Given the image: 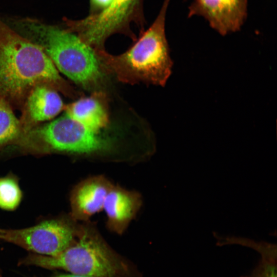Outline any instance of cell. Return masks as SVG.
<instances>
[{"label":"cell","instance_id":"52a82bcc","mask_svg":"<svg viewBox=\"0 0 277 277\" xmlns=\"http://www.w3.org/2000/svg\"><path fill=\"white\" fill-rule=\"evenodd\" d=\"M78 230L70 223L60 219L43 221L23 229H0V240L21 247L33 253L56 255L71 245Z\"/></svg>","mask_w":277,"mask_h":277},{"label":"cell","instance_id":"5bb4252c","mask_svg":"<svg viewBox=\"0 0 277 277\" xmlns=\"http://www.w3.org/2000/svg\"><path fill=\"white\" fill-rule=\"evenodd\" d=\"M22 199V192L14 176L0 177V208L14 210L19 205Z\"/></svg>","mask_w":277,"mask_h":277},{"label":"cell","instance_id":"9c48e42d","mask_svg":"<svg viewBox=\"0 0 277 277\" xmlns=\"http://www.w3.org/2000/svg\"><path fill=\"white\" fill-rule=\"evenodd\" d=\"M113 185L104 176L87 179L77 185L70 196L74 220L87 221L103 209L106 195Z\"/></svg>","mask_w":277,"mask_h":277},{"label":"cell","instance_id":"2e32d148","mask_svg":"<svg viewBox=\"0 0 277 277\" xmlns=\"http://www.w3.org/2000/svg\"><path fill=\"white\" fill-rule=\"evenodd\" d=\"M113 1V0H90L91 8L92 12L95 13L104 10L109 6Z\"/></svg>","mask_w":277,"mask_h":277},{"label":"cell","instance_id":"5b68a950","mask_svg":"<svg viewBox=\"0 0 277 277\" xmlns=\"http://www.w3.org/2000/svg\"><path fill=\"white\" fill-rule=\"evenodd\" d=\"M20 144L30 149L90 154L111 148L110 140L65 114L24 132Z\"/></svg>","mask_w":277,"mask_h":277},{"label":"cell","instance_id":"277c9868","mask_svg":"<svg viewBox=\"0 0 277 277\" xmlns=\"http://www.w3.org/2000/svg\"><path fill=\"white\" fill-rule=\"evenodd\" d=\"M18 265L61 269L93 277H137L133 267L115 253L91 226L78 229L74 242L60 254L46 256L30 253Z\"/></svg>","mask_w":277,"mask_h":277},{"label":"cell","instance_id":"ac0fdd59","mask_svg":"<svg viewBox=\"0 0 277 277\" xmlns=\"http://www.w3.org/2000/svg\"><path fill=\"white\" fill-rule=\"evenodd\" d=\"M2 275H3L2 270V269L0 268V277H2Z\"/></svg>","mask_w":277,"mask_h":277},{"label":"cell","instance_id":"30bf717a","mask_svg":"<svg viewBox=\"0 0 277 277\" xmlns=\"http://www.w3.org/2000/svg\"><path fill=\"white\" fill-rule=\"evenodd\" d=\"M141 204V197L138 193L113 185L106 195L103 209L107 216L109 230L122 234Z\"/></svg>","mask_w":277,"mask_h":277},{"label":"cell","instance_id":"ba28073f","mask_svg":"<svg viewBox=\"0 0 277 277\" xmlns=\"http://www.w3.org/2000/svg\"><path fill=\"white\" fill-rule=\"evenodd\" d=\"M248 0H193L188 17L202 16L225 36L241 30L247 17Z\"/></svg>","mask_w":277,"mask_h":277},{"label":"cell","instance_id":"3957f363","mask_svg":"<svg viewBox=\"0 0 277 277\" xmlns=\"http://www.w3.org/2000/svg\"><path fill=\"white\" fill-rule=\"evenodd\" d=\"M170 0H164L151 26L125 52L117 55L95 49L103 70L118 80L164 86L171 73L172 61L165 34V19Z\"/></svg>","mask_w":277,"mask_h":277},{"label":"cell","instance_id":"7a4b0ae2","mask_svg":"<svg viewBox=\"0 0 277 277\" xmlns=\"http://www.w3.org/2000/svg\"><path fill=\"white\" fill-rule=\"evenodd\" d=\"M6 22L39 46L57 69L86 89L102 82L103 70L95 49L65 28L26 17H11Z\"/></svg>","mask_w":277,"mask_h":277},{"label":"cell","instance_id":"4fadbf2b","mask_svg":"<svg viewBox=\"0 0 277 277\" xmlns=\"http://www.w3.org/2000/svg\"><path fill=\"white\" fill-rule=\"evenodd\" d=\"M23 128L10 104L0 96V149L19 141Z\"/></svg>","mask_w":277,"mask_h":277},{"label":"cell","instance_id":"e0dca14e","mask_svg":"<svg viewBox=\"0 0 277 277\" xmlns=\"http://www.w3.org/2000/svg\"><path fill=\"white\" fill-rule=\"evenodd\" d=\"M50 277H93V276H85V275H78V274L69 273V274H59V275H57L52 276H50Z\"/></svg>","mask_w":277,"mask_h":277},{"label":"cell","instance_id":"8fae6325","mask_svg":"<svg viewBox=\"0 0 277 277\" xmlns=\"http://www.w3.org/2000/svg\"><path fill=\"white\" fill-rule=\"evenodd\" d=\"M24 132L31 125L54 117L63 109V101L54 88L48 85L35 86L25 100Z\"/></svg>","mask_w":277,"mask_h":277},{"label":"cell","instance_id":"8992f818","mask_svg":"<svg viewBox=\"0 0 277 277\" xmlns=\"http://www.w3.org/2000/svg\"><path fill=\"white\" fill-rule=\"evenodd\" d=\"M141 0H113L107 8L80 20H64L66 29L94 49H104L111 35L124 30L137 13Z\"/></svg>","mask_w":277,"mask_h":277},{"label":"cell","instance_id":"6da1fadb","mask_svg":"<svg viewBox=\"0 0 277 277\" xmlns=\"http://www.w3.org/2000/svg\"><path fill=\"white\" fill-rule=\"evenodd\" d=\"M39 85L69 92L44 51L0 18V96L20 104Z\"/></svg>","mask_w":277,"mask_h":277},{"label":"cell","instance_id":"9a60e30c","mask_svg":"<svg viewBox=\"0 0 277 277\" xmlns=\"http://www.w3.org/2000/svg\"><path fill=\"white\" fill-rule=\"evenodd\" d=\"M275 253H263L260 261L249 275L241 277H277Z\"/></svg>","mask_w":277,"mask_h":277},{"label":"cell","instance_id":"7c38bea8","mask_svg":"<svg viewBox=\"0 0 277 277\" xmlns=\"http://www.w3.org/2000/svg\"><path fill=\"white\" fill-rule=\"evenodd\" d=\"M66 114L98 133L106 127L109 121L105 96L98 92L70 104L67 107Z\"/></svg>","mask_w":277,"mask_h":277}]
</instances>
